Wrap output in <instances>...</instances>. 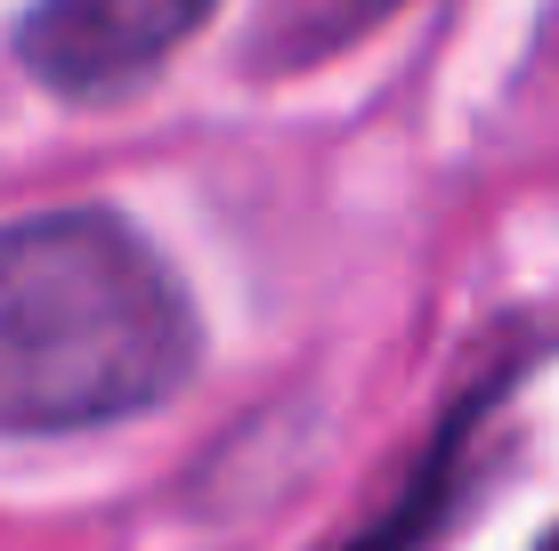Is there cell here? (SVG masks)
I'll list each match as a JSON object with an SVG mask.
<instances>
[{
	"label": "cell",
	"mask_w": 559,
	"mask_h": 551,
	"mask_svg": "<svg viewBox=\"0 0 559 551\" xmlns=\"http://www.w3.org/2000/svg\"><path fill=\"white\" fill-rule=\"evenodd\" d=\"M195 366L179 276L106 212L0 227V430H90L163 406Z\"/></svg>",
	"instance_id": "1"
},
{
	"label": "cell",
	"mask_w": 559,
	"mask_h": 551,
	"mask_svg": "<svg viewBox=\"0 0 559 551\" xmlns=\"http://www.w3.org/2000/svg\"><path fill=\"white\" fill-rule=\"evenodd\" d=\"M219 0H41L25 16V65L66 98H114L146 82Z\"/></svg>",
	"instance_id": "2"
}]
</instances>
